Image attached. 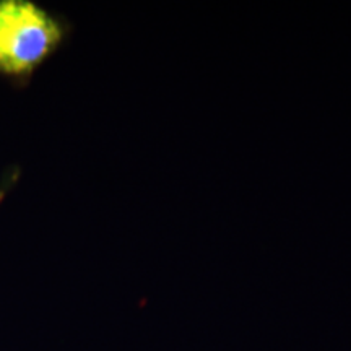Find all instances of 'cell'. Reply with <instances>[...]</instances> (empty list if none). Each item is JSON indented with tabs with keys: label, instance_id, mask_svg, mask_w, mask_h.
I'll list each match as a JSON object with an SVG mask.
<instances>
[{
	"label": "cell",
	"instance_id": "cell-1",
	"mask_svg": "<svg viewBox=\"0 0 351 351\" xmlns=\"http://www.w3.org/2000/svg\"><path fill=\"white\" fill-rule=\"evenodd\" d=\"M67 26L32 0H0V73L25 77L59 49Z\"/></svg>",
	"mask_w": 351,
	"mask_h": 351
}]
</instances>
